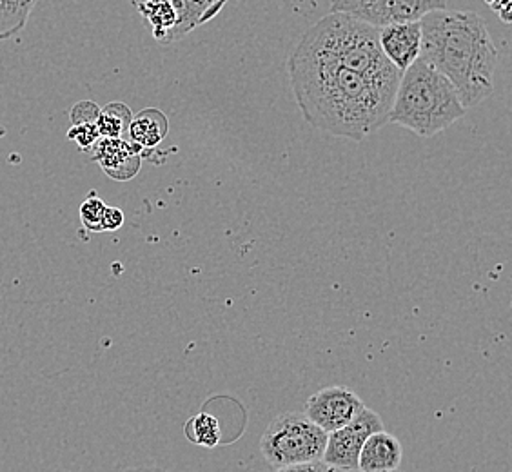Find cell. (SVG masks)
<instances>
[{"label":"cell","mask_w":512,"mask_h":472,"mask_svg":"<svg viewBox=\"0 0 512 472\" xmlns=\"http://www.w3.org/2000/svg\"><path fill=\"white\" fill-rule=\"evenodd\" d=\"M287 71L300 113L313 128L360 142L389 124L400 82L371 79L296 50Z\"/></svg>","instance_id":"cell-1"},{"label":"cell","mask_w":512,"mask_h":472,"mask_svg":"<svg viewBox=\"0 0 512 472\" xmlns=\"http://www.w3.org/2000/svg\"><path fill=\"white\" fill-rule=\"evenodd\" d=\"M422 24V59L451 80L465 109L494 91L498 51L482 15L474 11H431Z\"/></svg>","instance_id":"cell-2"},{"label":"cell","mask_w":512,"mask_h":472,"mask_svg":"<svg viewBox=\"0 0 512 472\" xmlns=\"http://www.w3.org/2000/svg\"><path fill=\"white\" fill-rule=\"evenodd\" d=\"M295 50L315 59L335 62L371 79L402 80V73L380 48V30L345 13H329L318 20L304 33Z\"/></svg>","instance_id":"cell-3"},{"label":"cell","mask_w":512,"mask_h":472,"mask_svg":"<svg viewBox=\"0 0 512 472\" xmlns=\"http://www.w3.org/2000/svg\"><path fill=\"white\" fill-rule=\"evenodd\" d=\"M465 113L451 80L420 57L402 75L389 122L431 138L451 128Z\"/></svg>","instance_id":"cell-4"},{"label":"cell","mask_w":512,"mask_h":472,"mask_svg":"<svg viewBox=\"0 0 512 472\" xmlns=\"http://www.w3.org/2000/svg\"><path fill=\"white\" fill-rule=\"evenodd\" d=\"M329 434L307 418L306 413H284L267 425L260 438L266 462L280 469L298 463L324 460Z\"/></svg>","instance_id":"cell-5"},{"label":"cell","mask_w":512,"mask_h":472,"mask_svg":"<svg viewBox=\"0 0 512 472\" xmlns=\"http://www.w3.org/2000/svg\"><path fill=\"white\" fill-rule=\"evenodd\" d=\"M447 0H331V13H345L378 30L400 22H418L431 11L445 10Z\"/></svg>","instance_id":"cell-6"},{"label":"cell","mask_w":512,"mask_h":472,"mask_svg":"<svg viewBox=\"0 0 512 472\" xmlns=\"http://www.w3.org/2000/svg\"><path fill=\"white\" fill-rule=\"evenodd\" d=\"M385 431L378 413L365 407L353 422L329 434L324 462L335 471H358L362 447L371 434Z\"/></svg>","instance_id":"cell-7"},{"label":"cell","mask_w":512,"mask_h":472,"mask_svg":"<svg viewBox=\"0 0 512 472\" xmlns=\"http://www.w3.org/2000/svg\"><path fill=\"white\" fill-rule=\"evenodd\" d=\"M364 409L358 394L344 385H331L309 396L304 413L325 433L331 434L353 422Z\"/></svg>","instance_id":"cell-8"},{"label":"cell","mask_w":512,"mask_h":472,"mask_svg":"<svg viewBox=\"0 0 512 472\" xmlns=\"http://www.w3.org/2000/svg\"><path fill=\"white\" fill-rule=\"evenodd\" d=\"M89 153L109 178L119 182L137 177L142 166V157H140L142 149L131 140L100 138Z\"/></svg>","instance_id":"cell-9"},{"label":"cell","mask_w":512,"mask_h":472,"mask_svg":"<svg viewBox=\"0 0 512 472\" xmlns=\"http://www.w3.org/2000/svg\"><path fill=\"white\" fill-rule=\"evenodd\" d=\"M380 48L387 60L404 75L422 57V24L400 22L380 30Z\"/></svg>","instance_id":"cell-10"},{"label":"cell","mask_w":512,"mask_h":472,"mask_svg":"<svg viewBox=\"0 0 512 472\" xmlns=\"http://www.w3.org/2000/svg\"><path fill=\"white\" fill-rule=\"evenodd\" d=\"M404 458L402 442L387 431H378L367 438L362 447L358 472H393L398 471Z\"/></svg>","instance_id":"cell-11"},{"label":"cell","mask_w":512,"mask_h":472,"mask_svg":"<svg viewBox=\"0 0 512 472\" xmlns=\"http://www.w3.org/2000/svg\"><path fill=\"white\" fill-rule=\"evenodd\" d=\"M138 13L151 26L153 37L160 44H171L180 22L173 0H138Z\"/></svg>","instance_id":"cell-12"},{"label":"cell","mask_w":512,"mask_h":472,"mask_svg":"<svg viewBox=\"0 0 512 472\" xmlns=\"http://www.w3.org/2000/svg\"><path fill=\"white\" fill-rule=\"evenodd\" d=\"M169 118L157 108L142 109L129 126V140L140 149H155L168 137Z\"/></svg>","instance_id":"cell-13"},{"label":"cell","mask_w":512,"mask_h":472,"mask_svg":"<svg viewBox=\"0 0 512 472\" xmlns=\"http://www.w3.org/2000/svg\"><path fill=\"white\" fill-rule=\"evenodd\" d=\"M39 0H0V40L17 37L26 28Z\"/></svg>","instance_id":"cell-14"},{"label":"cell","mask_w":512,"mask_h":472,"mask_svg":"<svg viewBox=\"0 0 512 472\" xmlns=\"http://www.w3.org/2000/svg\"><path fill=\"white\" fill-rule=\"evenodd\" d=\"M226 4L227 0H184V19L178 26L175 42L215 19Z\"/></svg>","instance_id":"cell-15"},{"label":"cell","mask_w":512,"mask_h":472,"mask_svg":"<svg viewBox=\"0 0 512 472\" xmlns=\"http://www.w3.org/2000/svg\"><path fill=\"white\" fill-rule=\"evenodd\" d=\"M133 122V113L124 102H111L100 111L97 128L100 138H122L129 140V126Z\"/></svg>","instance_id":"cell-16"},{"label":"cell","mask_w":512,"mask_h":472,"mask_svg":"<svg viewBox=\"0 0 512 472\" xmlns=\"http://www.w3.org/2000/svg\"><path fill=\"white\" fill-rule=\"evenodd\" d=\"M184 433L189 442L200 445V447H207V449L217 447L222 440V427H220L217 416L204 413V411L193 414L189 418L184 425Z\"/></svg>","instance_id":"cell-17"},{"label":"cell","mask_w":512,"mask_h":472,"mask_svg":"<svg viewBox=\"0 0 512 472\" xmlns=\"http://www.w3.org/2000/svg\"><path fill=\"white\" fill-rule=\"evenodd\" d=\"M106 209L108 206L104 204L102 198L97 197L95 193H91L80 206V220H82V226L93 231V233H102L104 229V215H106Z\"/></svg>","instance_id":"cell-18"},{"label":"cell","mask_w":512,"mask_h":472,"mask_svg":"<svg viewBox=\"0 0 512 472\" xmlns=\"http://www.w3.org/2000/svg\"><path fill=\"white\" fill-rule=\"evenodd\" d=\"M68 140L75 142L82 151H88L89 153L100 140L99 128H97V124L71 126L68 131Z\"/></svg>","instance_id":"cell-19"},{"label":"cell","mask_w":512,"mask_h":472,"mask_svg":"<svg viewBox=\"0 0 512 472\" xmlns=\"http://www.w3.org/2000/svg\"><path fill=\"white\" fill-rule=\"evenodd\" d=\"M100 111H102V108H99V106H97L95 102H91V100L77 102V104L71 108V113H69L71 126H79V124H97Z\"/></svg>","instance_id":"cell-20"},{"label":"cell","mask_w":512,"mask_h":472,"mask_svg":"<svg viewBox=\"0 0 512 472\" xmlns=\"http://www.w3.org/2000/svg\"><path fill=\"white\" fill-rule=\"evenodd\" d=\"M324 460L318 462L298 463V465H289V467H280L275 472H333Z\"/></svg>","instance_id":"cell-21"},{"label":"cell","mask_w":512,"mask_h":472,"mask_svg":"<svg viewBox=\"0 0 512 472\" xmlns=\"http://www.w3.org/2000/svg\"><path fill=\"white\" fill-rule=\"evenodd\" d=\"M126 217L124 213L120 211L119 207H108L106 209V215H104V231H117L120 227L124 226Z\"/></svg>","instance_id":"cell-22"},{"label":"cell","mask_w":512,"mask_h":472,"mask_svg":"<svg viewBox=\"0 0 512 472\" xmlns=\"http://www.w3.org/2000/svg\"><path fill=\"white\" fill-rule=\"evenodd\" d=\"M489 8L505 22L512 24V0H485Z\"/></svg>","instance_id":"cell-23"},{"label":"cell","mask_w":512,"mask_h":472,"mask_svg":"<svg viewBox=\"0 0 512 472\" xmlns=\"http://www.w3.org/2000/svg\"><path fill=\"white\" fill-rule=\"evenodd\" d=\"M124 472H166L162 471V469H157V467H138V469H129V471Z\"/></svg>","instance_id":"cell-24"},{"label":"cell","mask_w":512,"mask_h":472,"mask_svg":"<svg viewBox=\"0 0 512 472\" xmlns=\"http://www.w3.org/2000/svg\"><path fill=\"white\" fill-rule=\"evenodd\" d=\"M355 472H358V471H355ZM393 472H402V471H393Z\"/></svg>","instance_id":"cell-25"},{"label":"cell","mask_w":512,"mask_h":472,"mask_svg":"<svg viewBox=\"0 0 512 472\" xmlns=\"http://www.w3.org/2000/svg\"><path fill=\"white\" fill-rule=\"evenodd\" d=\"M333 472H340V471H333Z\"/></svg>","instance_id":"cell-26"}]
</instances>
